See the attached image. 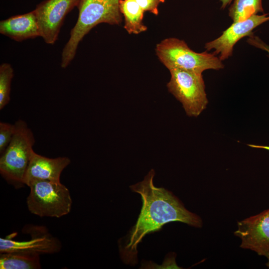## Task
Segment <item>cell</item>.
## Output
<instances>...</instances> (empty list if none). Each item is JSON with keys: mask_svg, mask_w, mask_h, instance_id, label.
<instances>
[{"mask_svg": "<svg viewBox=\"0 0 269 269\" xmlns=\"http://www.w3.org/2000/svg\"><path fill=\"white\" fill-rule=\"evenodd\" d=\"M81 0H45L34 10L39 29L40 36L44 42L53 44L57 40L66 15Z\"/></svg>", "mask_w": 269, "mask_h": 269, "instance_id": "8", "label": "cell"}, {"mask_svg": "<svg viewBox=\"0 0 269 269\" xmlns=\"http://www.w3.org/2000/svg\"><path fill=\"white\" fill-rule=\"evenodd\" d=\"M155 52L169 70L177 68L202 74L207 70L224 68L222 61L214 53L195 52L184 40L176 38L163 39L156 45Z\"/></svg>", "mask_w": 269, "mask_h": 269, "instance_id": "4", "label": "cell"}, {"mask_svg": "<svg viewBox=\"0 0 269 269\" xmlns=\"http://www.w3.org/2000/svg\"><path fill=\"white\" fill-rule=\"evenodd\" d=\"M23 232L29 234L30 239L20 241L0 238V253L40 256L57 253L61 249L60 241L45 227L29 225L23 228Z\"/></svg>", "mask_w": 269, "mask_h": 269, "instance_id": "7", "label": "cell"}, {"mask_svg": "<svg viewBox=\"0 0 269 269\" xmlns=\"http://www.w3.org/2000/svg\"><path fill=\"white\" fill-rule=\"evenodd\" d=\"M228 10V15L233 22L244 20L264 12L262 0H233Z\"/></svg>", "mask_w": 269, "mask_h": 269, "instance_id": "15", "label": "cell"}, {"mask_svg": "<svg viewBox=\"0 0 269 269\" xmlns=\"http://www.w3.org/2000/svg\"><path fill=\"white\" fill-rule=\"evenodd\" d=\"M14 76L10 64L3 63L0 66V110L7 105L10 100L11 83Z\"/></svg>", "mask_w": 269, "mask_h": 269, "instance_id": "16", "label": "cell"}, {"mask_svg": "<svg viewBox=\"0 0 269 269\" xmlns=\"http://www.w3.org/2000/svg\"><path fill=\"white\" fill-rule=\"evenodd\" d=\"M233 0H220L221 3V9H225L227 6H228Z\"/></svg>", "mask_w": 269, "mask_h": 269, "instance_id": "20", "label": "cell"}, {"mask_svg": "<svg viewBox=\"0 0 269 269\" xmlns=\"http://www.w3.org/2000/svg\"><path fill=\"white\" fill-rule=\"evenodd\" d=\"M27 186L30 192L26 203L32 214L60 218L70 212L72 200L70 191L60 182L33 180Z\"/></svg>", "mask_w": 269, "mask_h": 269, "instance_id": "5", "label": "cell"}, {"mask_svg": "<svg viewBox=\"0 0 269 269\" xmlns=\"http://www.w3.org/2000/svg\"><path fill=\"white\" fill-rule=\"evenodd\" d=\"M70 159L66 156L48 158L33 152L24 177L27 186L33 180L60 182L63 170L70 163Z\"/></svg>", "mask_w": 269, "mask_h": 269, "instance_id": "11", "label": "cell"}, {"mask_svg": "<svg viewBox=\"0 0 269 269\" xmlns=\"http://www.w3.org/2000/svg\"><path fill=\"white\" fill-rule=\"evenodd\" d=\"M154 176L152 169L142 181L130 186L141 196L142 206L135 224L118 241L120 257L127 265L137 264L138 244L146 235L158 231L164 225L180 222L195 228L203 225L201 218L188 210L171 191L154 185Z\"/></svg>", "mask_w": 269, "mask_h": 269, "instance_id": "1", "label": "cell"}, {"mask_svg": "<svg viewBox=\"0 0 269 269\" xmlns=\"http://www.w3.org/2000/svg\"><path fill=\"white\" fill-rule=\"evenodd\" d=\"M234 235L241 239V248L266 257L269 269V209L238 222Z\"/></svg>", "mask_w": 269, "mask_h": 269, "instance_id": "9", "label": "cell"}, {"mask_svg": "<svg viewBox=\"0 0 269 269\" xmlns=\"http://www.w3.org/2000/svg\"><path fill=\"white\" fill-rule=\"evenodd\" d=\"M13 137L0 157V173L9 184L16 188L22 187L35 140L27 123L18 120L14 123Z\"/></svg>", "mask_w": 269, "mask_h": 269, "instance_id": "3", "label": "cell"}, {"mask_svg": "<svg viewBox=\"0 0 269 269\" xmlns=\"http://www.w3.org/2000/svg\"><path fill=\"white\" fill-rule=\"evenodd\" d=\"M169 71L168 91L182 104L187 115L198 117L208 103L202 74L177 68Z\"/></svg>", "mask_w": 269, "mask_h": 269, "instance_id": "6", "label": "cell"}, {"mask_svg": "<svg viewBox=\"0 0 269 269\" xmlns=\"http://www.w3.org/2000/svg\"><path fill=\"white\" fill-rule=\"evenodd\" d=\"M0 33L18 42L40 36L34 10L0 21Z\"/></svg>", "mask_w": 269, "mask_h": 269, "instance_id": "12", "label": "cell"}, {"mask_svg": "<svg viewBox=\"0 0 269 269\" xmlns=\"http://www.w3.org/2000/svg\"><path fill=\"white\" fill-rule=\"evenodd\" d=\"M15 132V125L6 122H0V153H3L10 143Z\"/></svg>", "mask_w": 269, "mask_h": 269, "instance_id": "17", "label": "cell"}, {"mask_svg": "<svg viewBox=\"0 0 269 269\" xmlns=\"http://www.w3.org/2000/svg\"><path fill=\"white\" fill-rule=\"evenodd\" d=\"M246 41L249 45L266 51L269 57V45L265 43L259 36L253 34L248 37Z\"/></svg>", "mask_w": 269, "mask_h": 269, "instance_id": "19", "label": "cell"}, {"mask_svg": "<svg viewBox=\"0 0 269 269\" xmlns=\"http://www.w3.org/2000/svg\"><path fill=\"white\" fill-rule=\"evenodd\" d=\"M144 11H148L155 15L159 13L158 6L165 0H135Z\"/></svg>", "mask_w": 269, "mask_h": 269, "instance_id": "18", "label": "cell"}, {"mask_svg": "<svg viewBox=\"0 0 269 269\" xmlns=\"http://www.w3.org/2000/svg\"><path fill=\"white\" fill-rule=\"evenodd\" d=\"M268 21L269 13L254 14L246 20L234 22L220 36L206 42L204 48L207 51L213 50L223 61L232 56L234 47L240 39L251 36L255 28Z\"/></svg>", "mask_w": 269, "mask_h": 269, "instance_id": "10", "label": "cell"}, {"mask_svg": "<svg viewBox=\"0 0 269 269\" xmlns=\"http://www.w3.org/2000/svg\"><path fill=\"white\" fill-rule=\"evenodd\" d=\"M120 0H81L77 21L61 54V66L66 68L75 57L79 43L97 25H119L122 21Z\"/></svg>", "mask_w": 269, "mask_h": 269, "instance_id": "2", "label": "cell"}, {"mask_svg": "<svg viewBox=\"0 0 269 269\" xmlns=\"http://www.w3.org/2000/svg\"><path fill=\"white\" fill-rule=\"evenodd\" d=\"M39 256H30L18 253H0V269H41Z\"/></svg>", "mask_w": 269, "mask_h": 269, "instance_id": "14", "label": "cell"}, {"mask_svg": "<svg viewBox=\"0 0 269 269\" xmlns=\"http://www.w3.org/2000/svg\"><path fill=\"white\" fill-rule=\"evenodd\" d=\"M120 9L124 17V28L128 33L138 34L147 30L143 23L144 11L135 0H120Z\"/></svg>", "mask_w": 269, "mask_h": 269, "instance_id": "13", "label": "cell"}]
</instances>
